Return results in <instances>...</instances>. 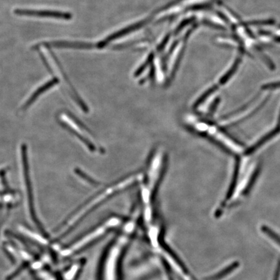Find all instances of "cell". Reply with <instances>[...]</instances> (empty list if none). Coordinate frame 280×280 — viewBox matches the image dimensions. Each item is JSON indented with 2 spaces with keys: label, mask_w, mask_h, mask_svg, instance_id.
<instances>
[{
  "label": "cell",
  "mask_w": 280,
  "mask_h": 280,
  "mask_svg": "<svg viewBox=\"0 0 280 280\" xmlns=\"http://www.w3.org/2000/svg\"><path fill=\"white\" fill-rule=\"evenodd\" d=\"M143 174L136 173L123 178L105 188L102 191L94 195L83 204L68 215L54 230L53 242L57 243L69 235L93 211L104 204L108 200L117 196L128 188L140 182Z\"/></svg>",
  "instance_id": "6da1fadb"
},
{
  "label": "cell",
  "mask_w": 280,
  "mask_h": 280,
  "mask_svg": "<svg viewBox=\"0 0 280 280\" xmlns=\"http://www.w3.org/2000/svg\"><path fill=\"white\" fill-rule=\"evenodd\" d=\"M125 220L121 217L113 215L105 219L88 232L72 241L66 246L59 250V256L62 258L68 259L77 256L99 242L108 234L122 226Z\"/></svg>",
  "instance_id": "3957f363"
},
{
  "label": "cell",
  "mask_w": 280,
  "mask_h": 280,
  "mask_svg": "<svg viewBox=\"0 0 280 280\" xmlns=\"http://www.w3.org/2000/svg\"><path fill=\"white\" fill-rule=\"evenodd\" d=\"M140 223L139 209L136 208L108 245L100 263L99 280H121V265Z\"/></svg>",
  "instance_id": "7a4b0ae2"
},
{
  "label": "cell",
  "mask_w": 280,
  "mask_h": 280,
  "mask_svg": "<svg viewBox=\"0 0 280 280\" xmlns=\"http://www.w3.org/2000/svg\"><path fill=\"white\" fill-rule=\"evenodd\" d=\"M280 87V81L270 84H266L263 86L264 89H275L278 88Z\"/></svg>",
  "instance_id": "7c38bea8"
},
{
  "label": "cell",
  "mask_w": 280,
  "mask_h": 280,
  "mask_svg": "<svg viewBox=\"0 0 280 280\" xmlns=\"http://www.w3.org/2000/svg\"><path fill=\"white\" fill-rule=\"evenodd\" d=\"M21 151L23 173H24L25 183H26L27 206H28L30 219H31L34 228L36 229V230H37L38 232L45 236V237L50 238L49 234H48V231L45 230V227L43 226L42 222H41L40 219H39L37 212L36 211L33 185H32L31 178V176H30L28 152H27V146L26 144H22Z\"/></svg>",
  "instance_id": "277c9868"
},
{
  "label": "cell",
  "mask_w": 280,
  "mask_h": 280,
  "mask_svg": "<svg viewBox=\"0 0 280 280\" xmlns=\"http://www.w3.org/2000/svg\"><path fill=\"white\" fill-rule=\"evenodd\" d=\"M240 61H236L230 70H229L226 74H224V76L221 77L219 81L220 84L223 85L226 84L227 81H229V79H230L231 77L234 74V73L236 72V70H237L238 66V64H240Z\"/></svg>",
  "instance_id": "8fae6325"
},
{
  "label": "cell",
  "mask_w": 280,
  "mask_h": 280,
  "mask_svg": "<svg viewBox=\"0 0 280 280\" xmlns=\"http://www.w3.org/2000/svg\"><path fill=\"white\" fill-rule=\"evenodd\" d=\"M261 230L267 238L272 240L273 242L276 243V245L280 247V236L277 234L276 231L273 230L270 227L267 225L261 226Z\"/></svg>",
  "instance_id": "30bf717a"
},
{
  "label": "cell",
  "mask_w": 280,
  "mask_h": 280,
  "mask_svg": "<svg viewBox=\"0 0 280 280\" xmlns=\"http://www.w3.org/2000/svg\"><path fill=\"white\" fill-rule=\"evenodd\" d=\"M274 280H280V259L277 263L276 272H275Z\"/></svg>",
  "instance_id": "4fadbf2b"
},
{
  "label": "cell",
  "mask_w": 280,
  "mask_h": 280,
  "mask_svg": "<svg viewBox=\"0 0 280 280\" xmlns=\"http://www.w3.org/2000/svg\"><path fill=\"white\" fill-rule=\"evenodd\" d=\"M279 132L280 124L278 123V125H277L276 128H275L274 129H273L272 131L268 132V134L265 135V136L261 137V138L259 139L258 142H257L256 143L251 147V148L248 149L247 150L245 151V155H251V154L254 153L255 151L257 150V149L261 148V147L262 146L263 144L267 143V142L269 141V140L273 138V137H274V136H276V135L277 134H279Z\"/></svg>",
  "instance_id": "9c48e42d"
},
{
  "label": "cell",
  "mask_w": 280,
  "mask_h": 280,
  "mask_svg": "<svg viewBox=\"0 0 280 280\" xmlns=\"http://www.w3.org/2000/svg\"><path fill=\"white\" fill-rule=\"evenodd\" d=\"M15 14L18 15L39 18H58V19H69L70 15L67 13L49 10H34V9H16Z\"/></svg>",
  "instance_id": "5b68a950"
},
{
  "label": "cell",
  "mask_w": 280,
  "mask_h": 280,
  "mask_svg": "<svg viewBox=\"0 0 280 280\" xmlns=\"http://www.w3.org/2000/svg\"><path fill=\"white\" fill-rule=\"evenodd\" d=\"M86 261L84 258L72 261L61 271L58 272L60 280H77L83 269Z\"/></svg>",
  "instance_id": "8992f818"
},
{
  "label": "cell",
  "mask_w": 280,
  "mask_h": 280,
  "mask_svg": "<svg viewBox=\"0 0 280 280\" xmlns=\"http://www.w3.org/2000/svg\"><path fill=\"white\" fill-rule=\"evenodd\" d=\"M240 263L239 261H234V262L229 264L228 265L222 268L219 271L215 272V274L210 275V276L204 277V280H222L228 276L229 275L232 274L236 269L240 267Z\"/></svg>",
  "instance_id": "ba28073f"
},
{
  "label": "cell",
  "mask_w": 280,
  "mask_h": 280,
  "mask_svg": "<svg viewBox=\"0 0 280 280\" xmlns=\"http://www.w3.org/2000/svg\"><path fill=\"white\" fill-rule=\"evenodd\" d=\"M59 79L57 78H54L50 81L45 82V83L42 86L39 87V88L36 89L34 92L30 96L28 100L27 101L26 103H24V105H23L22 107V111H26L29 107H31L33 103L37 100L39 96L42 95L43 93H44L45 91L48 90L50 88H52L54 86H56L57 84L59 83Z\"/></svg>",
  "instance_id": "52a82bcc"
},
{
  "label": "cell",
  "mask_w": 280,
  "mask_h": 280,
  "mask_svg": "<svg viewBox=\"0 0 280 280\" xmlns=\"http://www.w3.org/2000/svg\"><path fill=\"white\" fill-rule=\"evenodd\" d=\"M4 173H5V171H0V175H2V174H3Z\"/></svg>",
  "instance_id": "5bb4252c"
}]
</instances>
